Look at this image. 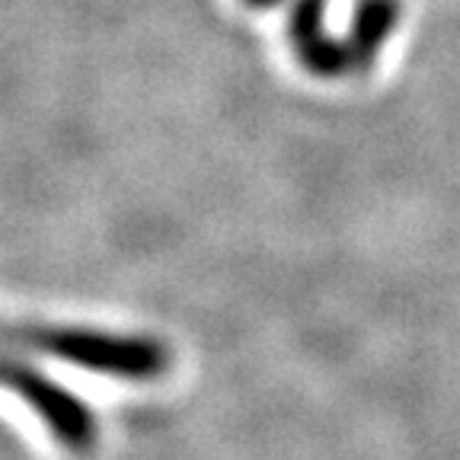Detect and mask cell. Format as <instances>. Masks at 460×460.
Masks as SVG:
<instances>
[{"instance_id": "6da1fadb", "label": "cell", "mask_w": 460, "mask_h": 460, "mask_svg": "<svg viewBox=\"0 0 460 460\" xmlns=\"http://www.w3.org/2000/svg\"><path fill=\"white\" fill-rule=\"evenodd\" d=\"M13 336L32 352L122 381H154L170 367V349L151 336H115L86 326H22Z\"/></svg>"}, {"instance_id": "3957f363", "label": "cell", "mask_w": 460, "mask_h": 460, "mask_svg": "<svg viewBox=\"0 0 460 460\" xmlns=\"http://www.w3.org/2000/svg\"><path fill=\"white\" fill-rule=\"evenodd\" d=\"M326 0H297L291 10V45L314 77L336 80L355 74V61L345 39H332L323 22Z\"/></svg>"}, {"instance_id": "7a4b0ae2", "label": "cell", "mask_w": 460, "mask_h": 460, "mask_svg": "<svg viewBox=\"0 0 460 460\" xmlns=\"http://www.w3.org/2000/svg\"><path fill=\"white\" fill-rule=\"evenodd\" d=\"M7 387L16 396L32 406L42 425L51 431V438L58 445H65L67 451H86L96 441V419L80 396L45 377L39 367L26 365L20 358L7 361Z\"/></svg>"}, {"instance_id": "5b68a950", "label": "cell", "mask_w": 460, "mask_h": 460, "mask_svg": "<svg viewBox=\"0 0 460 460\" xmlns=\"http://www.w3.org/2000/svg\"><path fill=\"white\" fill-rule=\"evenodd\" d=\"M243 4L250 10H272L275 4H279V0H243Z\"/></svg>"}, {"instance_id": "277c9868", "label": "cell", "mask_w": 460, "mask_h": 460, "mask_svg": "<svg viewBox=\"0 0 460 460\" xmlns=\"http://www.w3.org/2000/svg\"><path fill=\"white\" fill-rule=\"evenodd\" d=\"M400 22V0H358L349 32V51H352L355 71H367L377 61L387 39L394 36Z\"/></svg>"}]
</instances>
